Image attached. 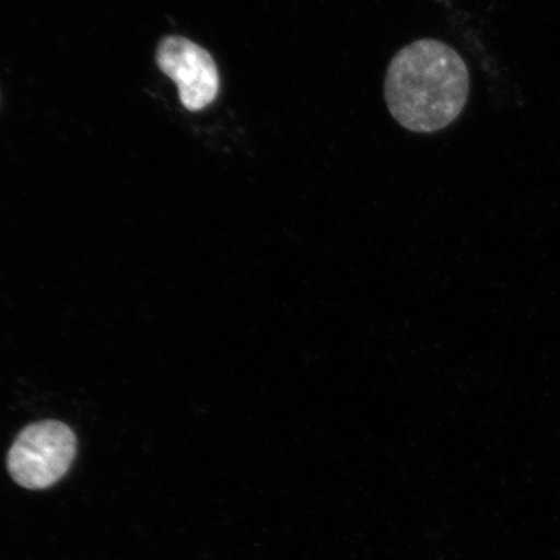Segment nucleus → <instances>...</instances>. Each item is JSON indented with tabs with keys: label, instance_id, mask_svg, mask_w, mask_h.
<instances>
[{
	"label": "nucleus",
	"instance_id": "obj_1",
	"mask_svg": "<svg viewBox=\"0 0 560 560\" xmlns=\"http://www.w3.org/2000/svg\"><path fill=\"white\" fill-rule=\"evenodd\" d=\"M470 75L460 55L436 39H420L402 48L387 70L385 103L392 117L412 132L445 129L465 109Z\"/></svg>",
	"mask_w": 560,
	"mask_h": 560
},
{
	"label": "nucleus",
	"instance_id": "obj_2",
	"mask_svg": "<svg viewBox=\"0 0 560 560\" xmlns=\"http://www.w3.org/2000/svg\"><path fill=\"white\" fill-rule=\"evenodd\" d=\"M77 438L59 420L26 425L7 454V470L21 488L45 490L59 482L72 467Z\"/></svg>",
	"mask_w": 560,
	"mask_h": 560
},
{
	"label": "nucleus",
	"instance_id": "obj_3",
	"mask_svg": "<svg viewBox=\"0 0 560 560\" xmlns=\"http://www.w3.org/2000/svg\"><path fill=\"white\" fill-rule=\"evenodd\" d=\"M156 60L161 72L177 85L186 109H205L219 96L220 74L213 56L192 40L170 35L160 42Z\"/></svg>",
	"mask_w": 560,
	"mask_h": 560
}]
</instances>
